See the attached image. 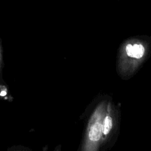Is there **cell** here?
Returning <instances> with one entry per match:
<instances>
[{
    "label": "cell",
    "instance_id": "cell-4",
    "mask_svg": "<svg viewBox=\"0 0 151 151\" xmlns=\"http://www.w3.org/2000/svg\"><path fill=\"white\" fill-rule=\"evenodd\" d=\"M0 99L4 100H8L9 101V90L6 86V83L0 84Z\"/></svg>",
    "mask_w": 151,
    "mask_h": 151
},
{
    "label": "cell",
    "instance_id": "cell-2",
    "mask_svg": "<svg viewBox=\"0 0 151 151\" xmlns=\"http://www.w3.org/2000/svg\"><path fill=\"white\" fill-rule=\"evenodd\" d=\"M145 52V48L141 44H134L133 45L132 50V57H134L136 58H141Z\"/></svg>",
    "mask_w": 151,
    "mask_h": 151
},
{
    "label": "cell",
    "instance_id": "cell-1",
    "mask_svg": "<svg viewBox=\"0 0 151 151\" xmlns=\"http://www.w3.org/2000/svg\"><path fill=\"white\" fill-rule=\"evenodd\" d=\"M102 125L99 123H95L91 128L89 132V138L92 141H97L101 134Z\"/></svg>",
    "mask_w": 151,
    "mask_h": 151
},
{
    "label": "cell",
    "instance_id": "cell-5",
    "mask_svg": "<svg viewBox=\"0 0 151 151\" xmlns=\"http://www.w3.org/2000/svg\"><path fill=\"white\" fill-rule=\"evenodd\" d=\"M112 126V120L111 118L109 116H107L104 121L103 125V133L105 134H107L109 133L111 129Z\"/></svg>",
    "mask_w": 151,
    "mask_h": 151
},
{
    "label": "cell",
    "instance_id": "cell-3",
    "mask_svg": "<svg viewBox=\"0 0 151 151\" xmlns=\"http://www.w3.org/2000/svg\"><path fill=\"white\" fill-rule=\"evenodd\" d=\"M5 66L4 58V50L2 48V42L0 38V84L5 83L3 78V71Z\"/></svg>",
    "mask_w": 151,
    "mask_h": 151
},
{
    "label": "cell",
    "instance_id": "cell-6",
    "mask_svg": "<svg viewBox=\"0 0 151 151\" xmlns=\"http://www.w3.org/2000/svg\"><path fill=\"white\" fill-rule=\"evenodd\" d=\"M132 47H133V45H132L131 44H128V45L126 46V53H127V55H129V57H131V56H132Z\"/></svg>",
    "mask_w": 151,
    "mask_h": 151
}]
</instances>
